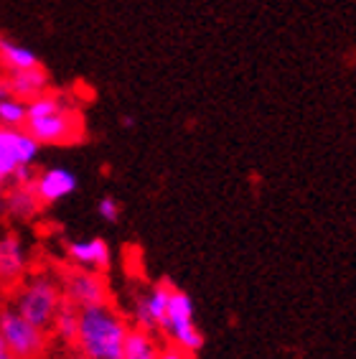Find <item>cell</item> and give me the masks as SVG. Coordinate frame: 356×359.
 <instances>
[{"instance_id": "cell-1", "label": "cell", "mask_w": 356, "mask_h": 359, "mask_svg": "<svg viewBox=\"0 0 356 359\" xmlns=\"http://www.w3.org/2000/svg\"><path fill=\"white\" fill-rule=\"evenodd\" d=\"M132 326L112 304L79 309L76 352L89 359H123L125 339Z\"/></svg>"}, {"instance_id": "cell-2", "label": "cell", "mask_w": 356, "mask_h": 359, "mask_svg": "<svg viewBox=\"0 0 356 359\" xmlns=\"http://www.w3.org/2000/svg\"><path fill=\"white\" fill-rule=\"evenodd\" d=\"M64 304L62 280L54 278L46 270L39 273H28L18 283V290L13 296V309L26 318L28 324L39 326L48 332V326L54 321L59 306Z\"/></svg>"}, {"instance_id": "cell-3", "label": "cell", "mask_w": 356, "mask_h": 359, "mask_svg": "<svg viewBox=\"0 0 356 359\" xmlns=\"http://www.w3.org/2000/svg\"><path fill=\"white\" fill-rule=\"evenodd\" d=\"M158 332L163 334L171 346L181 349L184 354H196L204 346V334L196 326V311H193V301L189 293L178 288H171V298H168V311H165V321L160 324Z\"/></svg>"}, {"instance_id": "cell-4", "label": "cell", "mask_w": 356, "mask_h": 359, "mask_svg": "<svg viewBox=\"0 0 356 359\" xmlns=\"http://www.w3.org/2000/svg\"><path fill=\"white\" fill-rule=\"evenodd\" d=\"M34 140L39 145H71L84 135V123L79 118V112L67 102H64L54 110L43 112V115H36V118H26L23 125Z\"/></svg>"}, {"instance_id": "cell-5", "label": "cell", "mask_w": 356, "mask_h": 359, "mask_svg": "<svg viewBox=\"0 0 356 359\" xmlns=\"http://www.w3.org/2000/svg\"><path fill=\"white\" fill-rule=\"evenodd\" d=\"M0 337L15 359H46L48 334L28 324L13 306L0 309Z\"/></svg>"}, {"instance_id": "cell-6", "label": "cell", "mask_w": 356, "mask_h": 359, "mask_svg": "<svg viewBox=\"0 0 356 359\" xmlns=\"http://www.w3.org/2000/svg\"><path fill=\"white\" fill-rule=\"evenodd\" d=\"M41 145L26 128H0V187H11L18 168L34 166Z\"/></svg>"}, {"instance_id": "cell-7", "label": "cell", "mask_w": 356, "mask_h": 359, "mask_svg": "<svg viewBox=\"0 0 356 359\" xmlns=\"http://www.w3.org/2000/svg\"><path fill=\"white\" fill-rule=\"evenodd\" d=\"M62 290L64 301H69L76 309L110 304V285H107L102 273H95V270H69L67 276L62 278Z\"/></svg>"}, {"instance_id": "cell-8", "label": "cell", "mask_w": 356, "mask_h": 359, "mask_svg": "<svg viewBox=\"0 0 356 359\" xmlns=\"http://www.w3.org/2000/svg\"><path fill=\"white\" fill-rule=\"evenodd\" d=\"M171 288L173 285L168 283H156L132 301V324H135V329H143V332L151 334L160 329V324L165 321V311H168Z\"/></svg>"}, {"instance_id": "cell-9", "label": "cell", "mask_w": 356, "mask_h": 359, "mask_svg": "<svg viewBox=\"0 0 356 359\" xmlns=\"http://www.w3.org/2000/svg\"><path fill=\"white\" fill-rule=\"evenodd\" d=\"M76 187H79L76 173L62 166L43 168L31 179V189H34V194L39 196L41 204H59L62 199L71 196L76 191Z\"/></svg>"}, {"instance_id": "cell-10", "label": "cell", "mask_w": 356, "mask_h": 359, "mask_svg": "<svg viewBox=\"0 0 356 359\" xmlns=\"http://www.w3.org/2000/svg\"><path fill=\"white\" fill-rule=\"evenodd\" d=\"M67 257L74 268L104 273L112 265V248L102 237H79L67 242Z\"/></svg>"}, {"instance_id": "cell-11", "label": "cell", "mask_w": 356, "mask_h": 359, "mask_svg": "<svg viewBox=\"0 0 356 359\" xmlns=\"http://www.w3.org/2000/svg\"><path fill=\"white\" fill-rule=\"evenodd\" d=\"M28 263H31V255L21 235L3 232L0 235V283H21L28 276Z\"/></svg>"}, {"instance_id": "cell-12", "label": "cell", "mask_w": 356, "mask_h": 359, "mask_svg": "<svg viewBox=\"0 0 356 359\" xmlns=\"http://www.w3.org/2000/svg\"><path fill=\"white\" fill-rule=\"evenodd\" d=\"M43 204L39 201V196L34 194L31 184H18V187H8L6 196H3V204H0V212L8 215L11 219L28 222L39 215V209Z\"/></svg>"}, {"instance_id": "cell-13", "label": "cell", "mask_w": 356, "mask_h": 359, "mask_svg": "<svg viewBox=\"0 0 356 359\" xmlns=\"http://www.w3.org/2000/svg\"><path fill=\"white\" fill-rule=\"evenodd\" d=\"M8 87L13 92V97L18 100H36L39 95H43L48 87V76L41 67H34V69H23V72H8Z\"/></svg>"}, {"instance_id": "cell-14", "label": "cell", "mask_w": 356, "mask_h": 359, "mask_svg": "<svg viewBox=\"0 0 356 359\" xmlns=\"http://www.w3.org/2000/svg\"><path fill=\"white\" fill-rule=\"evenodd\" d=\"M0 67L8 72H23V69L41 67V62H39V54H36L34 48L0 36Z\"/></svg>"}, {"instance_id": "cell-15", "label": "cell", "mask_w": 356, "mask_h": 359, "mask_svg": "<svg viewBox=\"0 0 356 359\" xmlns=\"http://www.w3.org/2000/svg\"><path fill=\"white\" fill-rule=\"evenodd\" d=\"M123 359H160V346L151 332L130 329V334L125 339Z\"/></svg>"}, {"instance_id": "cell-16", "label": "cell", "mask_w": 356, "mask_h": 359, "mask_svg": "<svg viewBox=\"0 0 356 359\" xmlns=\"http://www.w3.org/2000/svg\"><path fill=\"white\" fill-rule=\"evenodd\" d=\"M51 334H54L62 344H74L76 341V332H79V309L71 306L69 301H64L56 311L54 321H51Z\"/></svg>"}, {"instance_id": "cell-17", "label": "cell", "mask_w": 356, "mask_h": 359, "mask_svg": "<svg viewBox=\"0 0 356 359\" xmlns=\"http://www.w3.org/2000/svg\"><path fill=\"white\" fill-rule=\"evenodd\" d=\"M28 115V102L18 97L0 100V128H23Z\"/></svg>"}, {"instance_id": "cell-18", "label": "cell", "mask_w": 356, "mask_h": 359, "mask_svg": "<svg viewBox=\"0 0 356 359\" xmlns=\"http://www.w3.org/2000/svg\"><path fill=\"white\" fill-rule=\"evenodd\" d=\"M120 215H123V209H120V201H117L115 196H102V199L97 201V217L102 222L115 224V222L120 219Z\"/></svg>"}, {"instance_id": "cell-19", "label": "cell", "mask_w": 356, "mask_h": 359, "mask_svg": "<svg viewBox=\"0 0 356 359\" xmlns=\"http://www.w3.org/2000/svg\"><path fill=\"white\" fill-rule=\"evenodd\" d=\"M160 359H191V357L184 354L181 349H176V346H165V349H160Z\"/></svg>"}, {"instance_id": "cell-20", "label": "cell", "mask_w": 356, "mask_h": 359, "mask_svg": "<svg viewBox=\"0 0 356 359\" xmlns=\"http://www.w3.org/2000/svg\"><path fill=\"white\" fill-rule=\"evenodd\" d=\"M6 97H13V92H11L6 79H0V100H6Z\"/></svg>"}, {"instance_id": "cell-21", "label": "cell", "mask_w": 356, "mask_h": 359, "mask_svg": "<svg viewBox=\"0 0 356 359\" xmlns=\"http://www.w3.org/2000/svg\"><path fill=\"white\" fill-rule=\"evenodd\" d=\"M0 359H15L13 354H11V349L6 346V341H3V337H0Z\"/></svg>"}, {"instance_id": "cell-22", "label": "cell", "mask_w": 356, "mask_h": 359, "mask_svg": "<svg viewBox=\"0 0 356 359\" xmlns=\"http://www.w3.org/2000/svg\"><path fill=\"white\" fill-rule=\"evenodd\" d=\"M67 359H89V357H84V354H79V352H71Z\"/></svg>"}]
</instances>
